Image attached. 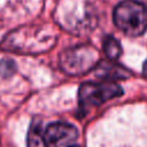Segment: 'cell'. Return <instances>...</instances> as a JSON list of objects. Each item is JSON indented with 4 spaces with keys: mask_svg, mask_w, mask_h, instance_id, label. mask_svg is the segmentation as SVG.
Returning <instances> with one entry per match:
<instances>
[{
    "mask_svg": "<svg viewBox=\"0 0 147 147\" xmlns=\"http://www.w3.org/2000/svg\"><path fill=\"white\" fill-rule=\"evenodd\" d=\"M114 22L125 34L141 36L147 30V7L136 0H124L115 7Z\"/></svg>",
    "mask_w": 147,
    "mask_h": 147,
    "instance_id": "cell-1",
    "label": "cell"
},
{
    "mask_svg": "<svg viewBox=\"0 0 147 147\" xmlns=\"http://www.w3.org/2000/svg\"><path fill=\"white\" fill-rule=\"evenodd\" d=\"M15 70H16V64L11 60L3 59L0 61V75L2 77H9L14 75Z\"/></svg>",
    "mask_w": 147,
    "mask_h": 147,
    "instance_id": "cell-7",
    "label": "cell"
},
{
    "mask_svg": "<svg viewBox=\"0 0 147 147\" xmlns=\"http://www.w3.org/2000/svg\"><path fill=\"white\" fill-rule=\"evenodd\" d=\"M103 49H105V53L107 54V56L113 60L117 59L122 52L119 42L111 36L106 37V39L103 40Z\"/></svg>",
    "mask_w": 147,
    "mask_h": 147,
    "instance_id": "cell-6",
    "label": "cell"
},
{
    "mask_svg": "<svg viewBox=\"0 0 147 147\" xmlns=\"http://www.w3.org/2000/svg\"><path fill=\"white\" fill-rule=\"evenodd\" d=\"M142 69H144V74L147 76V61L144 63V68H142Z\"/></svg>",
    "mask_w": 147,
    "mask_h": 147,
    "instance_id": "cell-8",
    "label": "cell"
},
{
    "mask_svg": "<svg viewBox=\"0 0 147 147\" xmlns=\"http://www.w3.org/2000/svg\"><path fill=\"white\" fill-rule=\"evenodd\" d=\"M28 147H46L40 122H33L28 133Z\"/></svg>",
    "mask_w": 147,
    "mask_h": 147,
    "instance_id": "cell-5",
    "label": "cell"
},
{
    "mask_svg": "<svg viewBox=\"0 0 147 147\" xmlns=\"http://www.w3.org/2000/svg\"><path fill=\"white\" fill-rule=\"evenodd\" d=\"M71 147H79V146H71Z\"/></svg>",
    "mask_w": 147,
    "mask_h": 147,
    "instance_id": "cell-9",
    "label": "cell"
},
{
    "mask_svg": "<svg viewBox=\"0 0 147 147\" xmlns=\"http://www.w3.org/2000/svg\"><path fill=\"white\" fill-rule=\"evenodd\" d=\"M95 61V56L82 48V49H71L67 53H63L61 56V67L69 75H79L87 71Z\"/></svg>",
    "mask_w": 147,
    "mask_h": 147,
    "instance_id": "cell-4",
    "label": "cell"
},
{
    "mask_svg": "<svg viewBox=\"0 0 147 147\" xmlns=\"http://www.w3.org/2000/svg\"><path fill=\"white\" fill-rule=\"evenodd\" d=\"M77 129L63 122L49 124L44 132V141L46 147H71L77 140Z\"/></svg>",
    "mask_w": 147,
    "mask_h": 147,
    "instance_id": "cell-3",
    "label": "cell"
},
{
    "mask_svg": "<svg viewBox=\"0 0 147 147\" xmlns=\"http://www.w3.org/2000/svg\"><path fill=\"white\" fill-rule=\"evenodd\" d=\"M122 94V88L114 83H85L79 87V105L87 109L99 106Z\"/></svg>",
    "mask_w": 147,
    "mask_h": 147,
    "instance_id": "cell-2",
    "label": "cell"
}]
</instances>
